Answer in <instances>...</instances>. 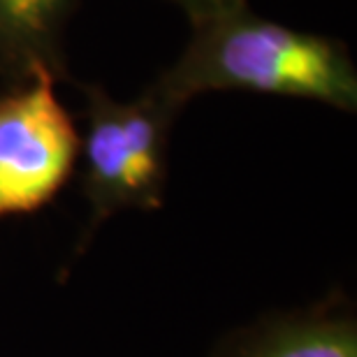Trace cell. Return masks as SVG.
<instances>
[{"label": "cell", "mask_w": 357, "mask_h": 357, "mask_svg": "<svg viewBox=\"0 0 357 357\" xmlns=\"http://www.w3.org/2000/svg\"><path fill=\"white\" fill-rule=\"evenodd\" d=\"M0 73H3V70H0Z\"/></svg>", "instance_id": "cell-7"}, {"label": "cell", "mask_w": 357, "mask_h": 357, "mask_svg": "<svg viewBox=\"0 0 357 357\" xmlns=\"http://www.w3.org/2000/svg\"><path fill=\"white\" fill-rule=\"evenodd\" d=\"M155 84L181 107L204 93L246 91L357 109V70L341 42L258 17L248 5L192 24L190 42Z\"/></svg>", "instance_id": "cell-1"}, {"label": "cell", "mask_w": 357, "mask_h": 357, "mask_svg": "<svg viewBox=\"0 0 357 357\" xmlns=\"http://www.w3.org/2000/svg\"><path fill=\"white\" fill-rule=\"evenodd\" d=\"M75 0H0V70L26 79L33 66L61 73V35Z\"/></svg>", "instance_id": "cell-5"}, {"label": "cell", "mask_w": 357, "mask_h": 357, "mask_svg": "<svg viewBox=\"0 0 357 357\" xmlns=\"http://www.w3.org/2000/svg\"><path fill=\"white\" fill-rule=\"evenodd\" d=\"M56 77L33 66L24 86L0 96V218L42 209L75 172L82 137L56 96Z\"/></svg>", "instance_id": "cell-3"}, {"label": "cell", "mask_w": 357, "mask_h": 357, "mask_svg": "<svg viewBox=\"0 0 357 357\" xmlns=\"http://www.w3.org/2000/svg\"><path fill=\"white\" fill-rule=\"evenodd\" d=\"M209 357H357V313L341 292L269 311L223 334Z\"/></svg>", "instance_id": "cell-4"}, {"label": "cell", "mask_w": 357, "mask_h": 357, "mask_svg": "<svg viewBox=\"0 0 357 357\" xmlns=\"http://www.w3.org/2000/svg\"><path fill=\"white\" fill-rule=\"evenodd\" d=\"M181 10L188 14L190 24H197L202 19H209L213 14L234 10L239 5H246V0H172Z\"/></svg>", "instance_id": "cell-6"}, {"label": "cell", "mask_w": 357, "mask_h": 357, "mask_svg": "<svg viewBox=\"0 0 357 357\" xmlns=\"http://www.w3.org/2000/svg\"><path fill=\"white\" fill-rule=\"evenodd\" d=\"M84 100L86 135L79 153L89 216L75 255L86 253L96 232L116 213L165 204L169 135L183 109L155 82L126 102L102 86H84Z\"/></svg>", "instance_id": "cell-2"}]
</instances>
